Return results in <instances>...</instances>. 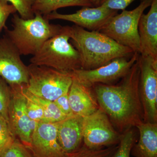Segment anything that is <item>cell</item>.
<instances>
[{
    "instance_id": "9c48e42d",
    "label": "cell",
    "mask_w": 157,
    "mask_h": 157,
    "mask_svg": "<svg viewBox=\"0 0 157 157\" xmlns=\"http://www.w3.org/2000/svg\"><path fill=\"white\" fill-rule=\"evenodd\" d=\"M139 92L144 122L157 123V60L139 54Z\"/></svg>"
},
{
    "instance_id": "4316f807",
    "label": "cell",
    "mask_w": 157,
    "mask_h": 157,
    "mask_svg": "<svg viewBox=\"0 0 157 157\" xmlns=\"http://www.w3.org/2000/svg\"><path fill=\"white\" fill-rule=\"evenodd\" d=\"M8 2L6 0H0V33L6 27V22L9 16L17 12L15 7Z\"/></svg>"
},
{
    "instance_id": "f546056e",
    "label": "cell",
    "mask_w": 157,
    "mask_h": 157,
    "mask_svg": "<svg viewBox=\"0 0 157 157\" xmlns=\"http://www.w3.org/2000/svg\"><path fill=\"white\" fill-rule=\"evenodd\" d=\"M89 1L92 4L93 6L98 7L100 6V0H89Z\"/></svg>"
},
{
    "instance_id": "4fadbf2b",
    "label": "cell",
    "mask_w": 157,
    "mask_h": 157,
    "mask_svg": "<svg viewBox=\"0 0 157 157\" xmlns=\"http://www.w3.org/2000/svg\"><path fill=\"white\" fill-rule=\"evenodd\" d=\"M117 14V11L100 6L93 8L83 7L73 14H60L55 11L44 17L49 21L59 19L70 21L90 31H98L109 18Z\"/></svg>"
},
{
    "instance_id": "5b68a950",
    "label": "cell",
    "mask_w": 157,
    "mask_h": 157,
    "mask_svg": "<svg viewBox=\"0 0 157 157\" xmlns=\"http://www.w3.org/2000/svg\"><path fill=\"white\" fill-rule=\"evenodd\" d=\"M152 0H143L137 8L124 10L109 18L99 32L118 44L131 48L134 53L140 54L138 24L145 9L150 7Z\"/></svg>"
},
{
    "instance_id": "7c38bea8",
    "label": "cell",
    "mask_w": 157,
    "mask_h": 157,
    "mask_svg": "<svg viewBox=\"0 0 157 157\" xmlns=\"http://www.w3.org/2000/svg\"><path fill=\"white\" fill-rule=\"evenodd\" d=\"M57 123L39 122L31 136L28 147L34 157H68L59 144Z\"/></svg>"
},
{
    "instance_id": "277c9868",
    "label": "cell",
    "mask_w": 157,
    "mask_h": 157,
    "mask_svg": "<svg viewBox=\"0 0 157 157\" xmlns=\"http://www.w3.org/2000/svg\"><path fill=\"white\" fill-rule=\"evenodd\" d=\"M70 31V26L62 27L58 34L47 40L33 55L31 63L67 73L82 69L80 55L69 42Z\"/></svg>"
},
{
    "instance_id": "d6986e66",
    "label": "cell",
    "mask_w": 157,
    "mask_h": 157,
    "mask_svg": "<svg viewBox=\"0 0 157 157\" xmlns=\"http://www.w3.org/2000/svg\"><path fill=\"white\" fill-rule=\"evenodd\" d=\"M21 92L26 98L38 104L44 112L45 122H59L67 117L57 107L53 101L37 97L29 92L25 87V85H21Z\"/></svg>"
},
{
    "instance_id": "f1b7e54d",
    "label": "cell",
    "mask_w": 157,
    "mask_h": 157,
    "mask_svg": "<svg viewBox=\"0 0 157 157\" xmlns=\"http://www.w3.org/2000/svg\"><path fill=\"white\" fill-rule=\"evenodd\" d=\"M53 102L56 104L57 107H58L60 110L67 117L74 114L72 112L69 103L68 93L59 97Z\"/></svg>"
},
{
    "instance_id": "cb8c5ba5",
    "label": "cell",
    "mask_w": 157,
    "mask_h": 157,
    "mask_svg": "<svg viewBox=\"0 0 157 157\" xmlns=\"http://www.w3.org/2000/svg\"><path fill=\"white\" fill-rule=\"evenodd\" d=\"M0 157H34L28 147L21 141L15 139L14 142L6 149Z\"/></svg>"
},
{
    "instance_id": "83f0119b",
    "label": "cell",
    "mask_w": 157,
    "mask_h": 157,
    "mask_svg": "<svg viewBox=\"0 0 157 157\" xmlns=\"http://www.w3.org/2000/svg\"><path fill=\"white\" fill-rule=\"evenodd\" d=\"M135 1L136 0H100V6H104L111 10L123 11Z\"/></svg>"
},
{
    "instance_id": "7402d4cb",
    "label": "cell",
    "mask_w": 157,
    "mask_h": 157,
    "mask_svg": "<svg viewBox=\"0 0 157 157\" xmlns=\"http://www.w3.org/2000/svg\"><path fill=\"white\" fill-rule=\"evenodd\" d=\"M118 145L99 149H91L83 145L77 151L69 154L68 157H113Z\"/></svg>"
},
{
    "instance_id": "ba28073f",
    "label": "cell",
    "mask_w": 157,
    "mask_h": 157,
    "mask_svg": "<svg viewBox=\"0 0 157 157\" xmlns=\"http://www.w3.org/2000/svg\"><path fill=\"white\" fill-rule=\"evenodd\" d=\"M139 54L134 53L131 57L117 58L107 64L93 70L78 69L70 73L73 79L87 87H92L98 83L115 84L128 73L137 61Z\"/></svg>"
},
{
    "instance_id": "ffe728a7",
    "label": "cell",
    "mask_w": 157,
    "mask_h": 157,
    "mask_svg": "<svg viewBox=\"0 0 157 157\" xmlns=\"http://www.w3.org/2000/svg\"><path fill=\"white\" fill-rule=\"evenodd\" d=\"M134 128L122 133L120 141L113 157H130L132 147L137 142V134Z\"/></svg>"
},
{
    "instance_id": "9a60e30c",
    "label": "cell",
    "mask_w": 157,
    "mask_h": 157,
    "mask_svg": "<svg viewBox=\"0 0 157 157\" xmlns=\"http://www.w3.org/2000/svg\"><path fill=\"white\" fill-rule=\"evenodd\" d=\"M82 122L83 117L73 114L57 123L58 141L66 153L75 152L83 145Z\"/></svg>"
},
{
    "instance_id": "8fae6325",
    "label": "cell",
    "mask_w": 157,
    "mask_h": 157,
    "mask_svg": "<svg viewBox=\"0 0 157 157\" xmlns=\"http://www.w3.org/2000/svg\"><path fill=\"white\" fill-rule=\"evenodd\" d=\"M21 85H10L12 95L9 109V125L15 137L29 147L33 133L31 120L27 112V99L21 92Z\"/></svg>"
},
{
    "instance_id": "8992f818",
    "label": "cell",
    "mask_w": 157,
    "mask_h": 157,
    "mask_svg": "<svg viewBox=\"0 0 157 157\" xmlns=\"http://www.w3.org/2000/svg\"><path fill=\"white\" fill-rule=\"evenodd\" d=\"M28 69L29 81L25 87L33 94L54 101L69 92L73 82L71 72L31 63Z\"/></svg>"
},
{
    "instance_id": "44dd1931",
    "label": "cell",
    "mask_w": 157,
    "mask_h": 157,
    "mask_svg": "<svg viewBox=\"0 0 157 157\" xmlns=\"http://www.w3.org/2000/svg\"><path fill=\"white\" fill-rule=\"evenodd\" d=\"M12 91L7 82L0 76V117L9 124V109Z\"/></svg>"
},
{
    "instance_id": "30bf717a",
    "label": "cell",
    "mask_w": 157,
    "mask_h": 157,
    "mask_svg": "<svg viewBox=\"0 0 157 157\" xmlns=\"http://www.w3.org/2000/svg\"><path fill=\"white\" fill-rule=\"evenodd\" d=\"M21 56L6 36L0 38V76L9 85L28 83V66L22 61Z\"/></svg>"
},
{
    "instance_id": "ac0fdd59",
    "label": "cell",
    "mask_w": 157,
    "mask_h": 157,
    "mask_svg": "<svg viewBox=\"0 0 157 157\" xmlns=\"http://www.w3.org/2000/svg\"><path fill=\"white\" fill-rule=\"evenodd\" d=\"M73 6L91 7L93 5L89 0H35L32 10L34 14L45 16L60 8Z\"/></svg>"
},
{
    "instance_id": "5bb4252c",
    "label": "cell",
    "mask_w": 157,
    "mask_h": 157,
    "mask_svg": "<svg viewBox=\"0 0 157 157\" xmlns=\"http://www.w3.org/2000/svg\"><path fill=\"white\" fill-rule=\"evenodd\" d=\"M140 55L157 60V0H152L147 14L141 15L138 24Z\"/></svg>"
},
{
    "instance_id": "3957f363",
    "label": "cell",
    "mask_w": 157,
    "mask_h": 157,
    "mask_svg": "<svg viewBox=\"0 0 157 157\" xmlns=\"http://www.w3.org/2000/svg\"><path fill=\"white\" fill-rule=\"evenodd\" d=\"M12 29L5 28L6 36L21 55H34L47 40L60 32L61 25L53 24L40 14L33 18L24 19L16 13L11 19Z\"/></svg>"
},
{
    "instance_id": "d4e9b609",
    "label": "cell",
    "mask_w": 157,
    "mask_h": 157,
    "mask_svg": "<svg viewBox=\"0 0 157 157\" xmlns=\"http://www.w3.org/2000/svg\"><path fill=\"white\" fill-rule=\"evenodd\" d=\"M15 7L20 17L24 19H29L35 17L32 6L35 0H6Z\"/></svg>"
},
{
    "instance_id": "6da1fadb",
    "label": "cell",
    "mask_w": 157,
    "mask_h": 157,
    "mask_svg": "<svg viewBox=\"0 0 157 157\" xmlns=\"http://www.w3.org/2000/svg\"><path fill=\"white\" fill-rule=\"evenodd\" d=\"M140 74L137 59L117 84L98 83L92 87L100 108L121 134L144 122L139 92Z\"/></svg>"
},
{
    "instance_id": "603a6c76",
    "label": "cell",
    "mask_w": 157,
    "mask_h": 157,
    "mask_svg": "<svg viewBox=\"0 0 157 157\" xmlns=\"http://www.w3.org/2000/svg\"><path fill=\"white\" fill-rule=\"evenodd\" d=\"M16 138L8 123L0 117V156Z\"/></svg>"
},
{
    "instance_id": "e0dca14e",
    "label": "cell",
    "mask_w": 157,
    "mask_h": 157,
    "mask_svg": "<svg viewBox=\"0 0 157 157\" xmlns=\"http://www.w3.org/2000/svg\"><path fill=\"white\" fill-rule=\"evenodd\" d=\"M139 137L132 147L135 157H157V123L143 122L136 127Z\"/></svg>"
},
{
    "instance_id": "2e32d148",
    "label": "cell",
    "mask_w": 157,
    "mask_h": 157,
    "mask_svg": "<svg viewBox=\"0 0 157 157\" xmlns=\"http://www.w3.org/2000/svg\"><path fill=\"white\" fill-rule=\"evenodd\" d=\"M68 98L73 114L86 117L100 108L92 87H89L73 79Z\"/></svg>"
},
{
    "instance_id": "7a4b0ae2",
    "label": "cell",
    "mask_w": 157,
    "mask_h": 157,
    "mask_svg": "<svg viewBox=\"0 0 157 157\" xmlns=\"http://www.w3.org/2000/svg\"><path fill=\"white\" fill-rule=\"evenodd\" d=\"M70 39L80 55L83 70H93L117 58L131 57L134 53L99 31H87L75 25L70 26Z\"/></svg>"
},
{
    "instance_id": "484cf974",
    "label": "cell",
    "mask_w": 157,
    "mask_h": 157,
    "mask_svg": "<svg viewBox=\"0 0 157 157\" xmlns=\"http://www.w3.org/2000/svg\"><path fill=\"white\" fill-rule=\"evenodd\" d=\"M26 99L27 112L29 118L38 122H45V116L42 108L33 101Z\"/></svg>"
},
{
    "instance_id": "52a82bcc",
    "label": "cell",
    "mask_w": 157,
    "mask_h": 157,
    "mask_svg": "<svg viewBox=\"0 0 157 157\" xmlns=\"http://www.w3.org/2000/svg\"><path fill=\"white\" fill-rule=\"evenodd\" d=\"M82 133L83 146L91 149L117 145L122 135L100 107L93 114L83 117Z\"/></svg>"
}]
</instances>
